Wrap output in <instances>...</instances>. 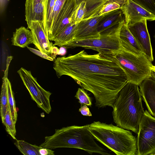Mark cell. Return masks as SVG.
<instances>
[{
	"label": "cell",
	"instance_id": "obj_18",
	"mask_svg": "<svg viewBox=\"0 0 155 155\" xmlns=\"http://www.w3.org/2000/svg\"><path fill=\"white\" fill-rule=\"evenodd\" d=\"M12 45L24 48L33 44V39L30 30L23 26L17 28L12 38Z\"/></svg>",
	"mask_w": 155,
	"mask_h": 155
},
{
	"label": "cell",
	"instance_id": "obj_5",
	"mask_svg": "<svg viewBox=\"0 0 155 155\" xmlns=\"http://www.w3.org/2000/svg\"><path fill=\"white\" fill-rule=\"evenodd\" d=\"M114 57L125 73L128 82L139 86L144 80L151 78L154 65L144 54H134L122 47Z\"/></svg>",
	"mask_w": 155,
	"mask_h": 155
},
{
	"label": "cell",
	"instance_id": "obj_38",
	"mask_svg": "<svg viewBox=\"0 0 155 155\" xmlns=\"http://www.w3.org/2000/svg\"><path fill=\"white\" fill-rule=\"evenodd\" d=\"M154 155H155V154H154Z\"/></svg>",
	"mask_w": 155,
	"mask_h": 155
},
{
	"label": "cell",
	"instance_id": "obj_33",
	"mask_svg": "<svg viewBox=\"0 0 155 155\" xmlns=\"http://www.w3.org/2000/svg\"><path fill=\"white\" fill-rule=\"evenodd\" d=\"M45 0H26L25 5L35 4L38 3H44Z\"/></svg>",
	"mask_w": 155,
	"mask_h": 155
},
{
	"label": "cell",
	"instance_id": "obj_28",
	"mask_svg": "<svg viewBox=\"0 0 155 155\" xmlns=\"http://www.w3.org/2000/svg\"><path fill=\"white\" fill-rule=\"evenodd\" d=\"M150 12L155 15V0H131Z\"/></svg>",
	"mask_w": 155,
	"mask_h": 155
},
{
	"label": "cell",
	"instance_id": "obj_11",
	"mask_svg": "<svg viewBox=\"0 0 155 155\" xmlns=\"http://www.w3.org/2000/svg\"><path fill=\"white\" fill-rule=\"evenodd\" d=\"M78 6L76 0H66L48 37L50 41H54L55 38L71 22Z\"/></svg>",
	"mask_w": 155,
	"mask_h": 155
},
{
	"label": "cell",
	"instance_id": "obj_16",
	"mask_svg": "<svg viewBox=\"0 0 155 155\" xmlns=\"http://www.w3.org/2000/svg\"><path fill=\"white\" fill-rule=\"evenodd\" d=\"M120 38L121 46L125 50L136 54H143L141 48L125 22L120 30Z\"/></svg>",
	"mask_w": 155,
	"mask_h": 155
},
{
	"label": "cell",
	"instance_id": "obj_4",
	"mask_svg": "<svg viewBox=\"0 0 155 155\" xmlns=\"http://www.w3.org/2000/svg\"><path fill=\"white\" fill-rule=\"evenodd\" d=\"M88 126L94 139L116 155H137V138L130 131L99 121H94Z\"/></svg>",
	"mask_w": 155,
	"mask_h": 155
},
{
	"label": "cell",
	"instance_id": "obj_36",
	"mask_svg": "<svg viewBox=\"0 0 155 155\" xmlns=\"http://www.w3.org/2000/svg\"><path fill=\"white\" fill-rule=\"evenodd\" d=\"M154 38L155 39V35H154Z\"/></svg>",
	"mask_w": 155,
	"mask_h": 155
},
{
	"label": "cell",
	"instance_id": "obj_25",
	"mask_svg": "<svg viewBox=\"0 0 155 155\" xmlns=\"http://www.w3.org/2000/svg\"><path fill=\"white\" fill-rule=\"evenodd\" d=\"M8 92V106L10 109L12 119L15 124L17 119L18 114L16 109L15 102L11 82L7 80Z\"/></svg>",
	"mask_w": 155,
	"mask_h": 155
},
{
	"label": "cell",
	"instance_id": "obj_21",
	"mask_svg": "<svg viewBox=\"0 0 155 155\" xmlns=\"http://www.w3.org/2000/svg\"><path fill=\"white\" fill-rule=\"evenodd\" d=\"M78 4L82 1L86 3V12L84 19H89L97 16L103 6L110 0H76Z\"/></svg>",
	"mask_w": 155,
	"mask_h": 155
},
{
	"label": "cell",
	"instance_id": "obj_9",
	"mask_svg": "<svg viewBox=\"0 0 155 155\" xmlns=\"http://www.w3.org/2000/svg\"><path fill=\"white\" fill-rule=\"evenodd\" d=\"M31 31L33 44L36 48L54 59L59 52V49L51 42L45 31L43 23L38 21H32L28 27Z\"/></svg>",
	"mask_w": 155,
	"mask_h": 155
},
{
	"label": "cell",
	"instance_id": "obj_29",
	"mask_svg": "<svg viewBox=\"0 0 155 155\" xmlns=\"http://www.w3.org/2000/svg\"><path fill=\"white\" fill-rule=\"evenodd\" d=\"M121 7L120 5L116 2L107 3L103 6L97 16H101L115 10L120 8Z\"/></svg>",
	"mask_w": 155,
	"mask_h": 155
},
{
	"label": "cell",
	"instance_id": "obj_13",
	"mask_svg": "<svg viewBox=\"0 0 155 155\" xmlns=\"http://www.w3.org/2000/svg\"><path fill=\"white\" fill-rule=\"evenodd\" d=\"M103 15L82 20L78 24L73 40L100 38L101 34L98 31L97 25Z\"/></svg>",
	"mask_w": 155,
	"mask_h": 155
},
{
	"label": "cell",
	"instance_id": "obj_32",
	"mask_svg": "<svg viewBox=\"0 0 155 155\" xmlns=\"http://www.w3.org/2000/svg\"><path fill=\"white\" fill-rule=\"evenodd\" d=\"M51 149L41 147L39 150L40 155H54V151Z\"/></svg>",
	"mask_w": 155,
	"mask_h": 155
},
{
	"label": "cell",
	"instance_id": "obj_6",
	"mask_svg": "<svg viewBox=\"0 0 155 155\" xmlns=\"http://www.w3.org/2000/svg\"><path fill=\"white\" fill-rule=\"evenodd\" d=\"M124 22H122L110 30L101 34L99 38L73 40L63 48H68L81 47L96 51L103 54L114 55L122 48L120 33Z\"/></svg>",
	"mask_w": 155,
	"mask_h": 155
},
{
	"label": "cell",
	"instance_id": "obj_19",
	"mask_svg": "<svg viewBox=\"0 0 155 155\" xmlns=\"http://www.w3.org/2000/svg\"><path fill=\"white\" fill-rule=\"evenodd\" d=\"M12 59V56H8L6 60V69L4 71L1 88L0 114L2 120L4 119L8 107V96L7 80L9 66Z\"/></svg>",
	"mask_w": 155,
	"mask_h": 155
},
{
	"label": "cell",
	"instance_id": "obj_14",
	"mask_svg": "<svg viewBox=\"0 0 155 155\" xmlns=\"http://www.w3.org/2000/svg\"><path fill=\"white\" fill-rule=\"evenodd\" d=\"M140 90L149 113L155 117V80L151 78L144 80L140 84Z\"/></svg>",
	"mask_w": 155,
	"mask_h": 155
},
{
	"label": "cell",
	"instance_id": "obj_31",
	"mask_svg": "<svg viewBox=\"0 0 155 155\" xmlns=\"http://www.w3.org/2000/svg\"><path fill=\"white\" fill-rule=\"evenodd\" d=\"M79 111L80 112L81 114L84 116H92L89 108L86 105H81V108L79 109Z\"/></svg>",
	"mask_w": 155,
	"mask_h": 155
},
{
	"label": "cell",
	"instance_id": "obj_12",
	"mask_svg": "<svg viewBox=\"0 0 155 155\" xmlns=\"http://www.w3.org/2000/svg\"><path fill=\"white\" fill-rule=\"evenodd\" d=\"M120 8L127 25L144 19L150 21L155 20V15L131 0H127Z\"/></svg>",
	"mask_w": 155,
	"mask_h": 155
},
{
	"label": "cell",
	"instance_id": "obj_22",
	"mask_svg": "<svg viewBox=\"0 0 155 155\" xmlns=\"http://www.w3.org/2000/svg\"><path fill=\"white\" fill-rule=\"evenodd\" d=\"M56 0H45L44 26L46 34L48 37L52 24V15Z\"/></svg>",
	"mask_w": 155,
	"mask_h": 155
},
{
	"label": "cell",
	"instance_id": "obj_23",
	"mask_svg": "<svg viewBox=\"0 0 155 155\" xmlns=\"http://www.w3.org/2000/svg\"><path fill=\"white\" fill-rule=\"evenodd\" d=\"M14 144L20 152L24 155H40L39 146L30 144L23 140H16Z\"/></svg>",
	"mask_w": 155,
	"mask_h": 155
},
{
	"label": "cell",
	"instance_id": "obj_34",
	"mask_svg": "<svg viewBox=\"0 0 155 155\" xmlns=\"http://www.w3.org/2000/svg\"><path fill=\"white\" fill-rule=\"evenodd\" d=\"M126 1L127 0H110L107 3L115 2L119 4L121 7L126 2Z\"/></svg>",
	"mask_w": 155,
	"mask_h": 155
},
{
	"label": "cell",
	"instance_id": "obj_1",
	"mask_svg": "<svg viewBox=\"0 0 155 155\" xmlns=\"http://www.w3.org/2000/svg\"><path fill=\"white\" fill-rule=\"evenodd\" d=\"M53 68L58 78L68 76L91 92L95 98V106L98 108L112 107L120 91L128 82L114 55L88 54L83 50L57 58Z\"/></svg>",
	"mask_w": 155,
	"mask_h": 155
},
{
	"label": "cell",
	"instance_id": "obj_27",
	"mask_svg": "<svg viewBox=\"0 0 155 155\" xmlns=\"http://www.w3.org/2000/svg\"><path fill=\"white\" fill-rule=\"evenodd\" d=\"M75 97L79 100L81 105H86L91 107L92 102L91 98L83 88H78Z\"/></svg>",
	"mask_w": 155,
	"mask_h": 155
},
{
	"label": "cell",
	"instance_id": "obj_37",
	"mask_svg": "<svg viewBox=\"0 0 155 155\" xmlns=\"http://www.w3.org/2000/svg\"><path fill=\"white\" fill-rule=\"evenodd\" d=\"M154 117V118H155V117Z\"/></svg>",
	"mask_w": 155,
	"mask_h": 155
},
{
	"label": "cell",
	"instance_id": "obj_35",
	"mask_svg": "<svg viewBox=\"0 0 155 155\" xmlns=\"http://www.w3.org/2000/svg\"><path fill=\"white\" fill-rule=\"evenodd\" d=\"M151 78L155 80V66H154L152 68Z\"/></svg>",
	"mask_w": 155,
	"mask_h": 155
},
{
	"label": "cell",
	"instance_id": "obj_8",
	"mask_svg": "<svg viewBox=\"0 0 155 155\" xmlns=\"http://www.w3.org/2000/svg\"><path fill=\"white\" fill-rule=\"evenodd\" d=\"M17 73L38 106L47 114H49L51 111L50 101L51 93L45 90L39 84L30 71L21 67Z\"/></svg>",
	"mask_w": 155,
	"mask_h": 155
},
{
	"label": "cell",
	"instance_id": "obj_10",
	"mask_svg": "<svg viewBox=\"0 0 155 155\" xmlns=\"http://www.w3.org/2000/svg\"><path fill=\"white\" fill-rule=\"evenodd\" d=\"M142 50L143 53L151 61L153 60V49L147 26V20L143 19L127 25Z\"/></svg>",
	"mask_w": 155,
	"mask_h": 155
},
{
	"label": "cell",
	"instance_id": "obj_7",
	"mask_svg": "<svg viewBox=\"0 0 155 155\" xmlns=\"http://www.w3.org/2000/svg\"><path fill=\"white\" fill-rule=\"evenodd\" d=\"M137 139V155H154L155 118L147 110L140 121Z\"/></svg>",
	"mask_w": 155,
	"mask_h": 155
},
{
	"label": "cell",
	"instance_id": "obj_15",
	"mask_svg": "<svg viewBox=\"0 0 155 155\" xmlns=\"http://www.w3.org/2000/svg\"><path fill=\"white\" fill-rule=\"evenodd\" d=\"M124 21H125V18L121 8L115 10L103 15L97 25L98 31L101 34Z\"/></svg>",
	"mask_w": 155,
	"mask_h": 155
},
{
	"label": "cell",
	"instance_id": "obj_20",
	"mask_svg": "<svg viewBox=\"0 0 155 155\" xmlns=\"http://www.w3.org/2000/svg\"><path fill=\"white\" fill-rule=\"evenodd\" d=\"M77 24H74L71 22L55 38L54 41L53 46H57L63 47L73 41L76 30Z\"/></svg>",
	"mask_w": 155,
	"mask_h": 155
},
{
	"label": "cell",
	"instance_id": "obj_26",
	"mask_svg": "<svg viewBox=\"0 0 155 155\" xmlns=\"http://www.w3.org/2000/svg\"><path fill=\"white\" fill-rule=\"evenodd\" d=\"M86 12V3L83 1L78 4L71 22L74 24H78L83 19Z\"/></svg>",
	"mask_w": 155,
	"mask_h": 155
},
{
	"label": "cell",
	"instance_id": "obj_17",
	"mask_svg": "<svg viewBox=\"0 0 155 155\" xmlns=\"http://www.w3.org/2000/svg\"><path fill=\"white\" fill-rule=\"evenodd\" d=\"M44 3L25 5V21L29 27L33 21H38L44 24Z\"/></svg>",
	"mask_w": 155,
	"mask_h": 155
},
{
	"label": "cell",
	"instance_id": "obj_3",
	"mask_svg": "<svg viewBox=\"0 0 155 155\" xmlns=\"http://www.w3.org/2000/svg\"><path fill=\"white\" fill-rule=\"evenodd\" d=\"M45 139L40 147L51 149L75 148L82 150L91 154L93 153L110 154L96 143L89 130L88 124L73 125L56 129L53 135L46 136Z\"/></svg>",
	"mask_w": 155,
	"mask_h": 155
},
{
	"label": "cell",
	"instance_id": "obj_30",
	"mask_svg": "<svg viewBox=\"0 0 155 155\" xmlns=\"http://www.w3.org/2000/svg\"><path fill=\"white\" fill-rule=\"evenodd\" d=\"M27 47L31 52L43 58L51 61H53L54 60V58L47 54L43 53L39 50H38L34 48L28 47V46Z\"/></svg>",
	"mask_w": 155,
	"mask_h": 155
},
{
	"label": "cell",
	"instance_id": "obj_2",
	"mask_svg": "<svg viewBox=\"0 0 155 155\" xmlns=\"http://www.w3.org/2000/svg\"><path fill=\"white\" fill-rule=\"evenodd\" d=\"M112 108L113 120L117 125L137 134L145 112L138 86L127 82L120 91Z\"/></svg>",
	"mask_w": 155,
	"mask_h": 155
},
{
	"label": "cell",
	"instance_id": "obj_24",
	"mask_svg": "<svg viewBox=\"0 0 155 155\" xmlns=\"http://www.w3.org/2000/svg\"><path fill=\"white\" fill-rule=\"evenodd\" d=\"M2 122L5 127L7 132L14 139L16 140L15 124L12 119L8 106L6 113Z\"/></svg>",
	"mask_w": 155,
	"mask_h": 155
}]
</instances>
